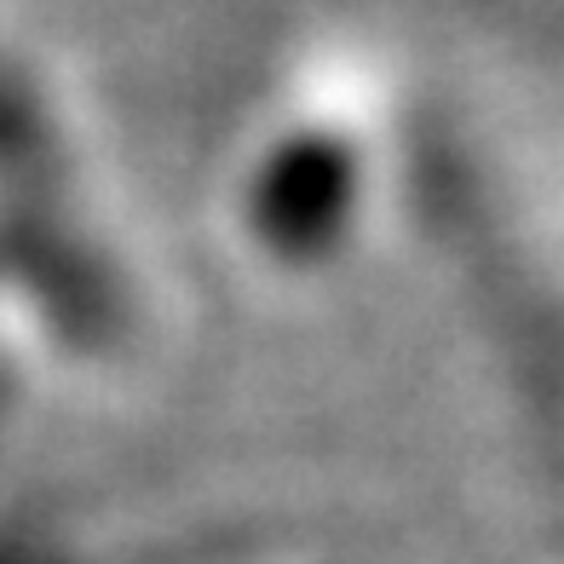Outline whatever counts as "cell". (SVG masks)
<instances>
[{
	"instance_id": "obj_1",
	"label": "cell",
	"mask_w": 564,
	"mask_h": 564,
	"mask_svg": "<svg viewBox=\"0 0 564 564\" xmlns=\"http://www.w3.org/2000/svg\"><path fill=\"white\" fill-rule=\"evenodd\" d=\"M357 139L335 133L317 121H289L265 139L260 156H248L242 167V191H237V214L248 242L271 248L282 265H305V260H328L340 253V230H351L357 196Z\"/></svg>"
}]
</instances>
